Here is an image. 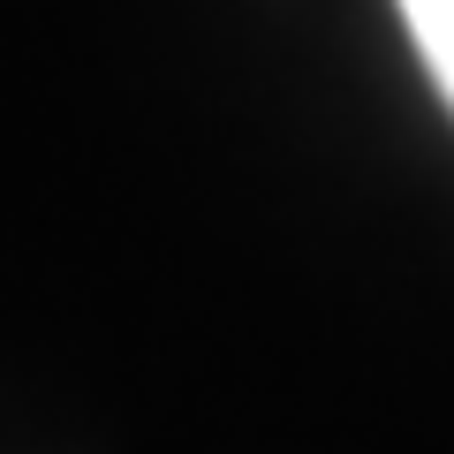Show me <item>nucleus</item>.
Returning <instances> with one entry per match:
<instances>
[{
	"label": "nucleus",
	"instance_id": "nucleus-1",
	"mask_svg": "<svg viewBox=\"0 0 454 454\" xmlns=\"http://www.w3.org/2000/svg\"><path fill=\"white\" fill-rule=\"evenodd\" d=\"M394 8H402L409 38H417L424 76L439 83V98H447V114H454V0H394Z\"/></svg>",
	"mask_w": 454,
	"mask_h": 454
}]
</instances>
